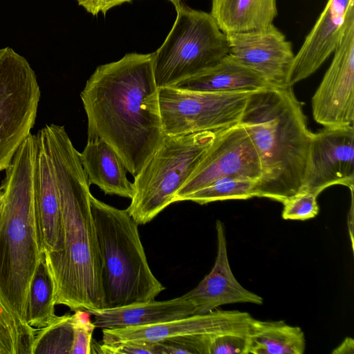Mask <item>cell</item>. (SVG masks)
<instances>
[{
    "mask_svg": "<svg viewBox=\"0 0 354 354\" xmlns=\"http://www.w3.org/2000/svg\"><path fill=\"white\" fill-rule=\"evenodd\" d=\"M88 138L105 141L134 177L165 136L152 53H127L96 68L80 93Z\"/></svg>",
    "mask_w": 354,
    "mask_h": 354,
    "instance_id": "6da1fadb",
    "label": "cell"
},
{
    "mask_svg": "<svg viewBox=\"0 0 354 354\" xmlns=\"http://www.w3.org/2000/svg\"><path fill=\"white\" fill-rule=\"evenodd\" d=\"M39 135L51 161L63 227V250L47 253L55 304L74 311L103 309L102 259L91 212L90 185L80 152L64 126L46 124Z\"/></svg>",
    "mask_w": 354,
    "mask_h": 354,
    "instance_id": "7a4b0ae2",
    "label": "cell"
},
{
    "mask_svg": "<svg viewBox=\"0 0 354 354\" xmlns=\"http://www.w3.org/2000/svg\"><path fill=\"white\" fill-rule=\"evenodd\" d=\"M240 123L261 165L254 196L282 203L302 186L313 133L292 86L273 85L254 91Z\"/></svg>",
    "mask_w": 354,
    "mask_h": 354,
    "instance_id": "3957f363",
    "label": "cell"
},
{
    "mask_svg": "<svg viewBox=\"0 0 354 354\" xmlns=\"http://www.w3.org/2000/svg\"><path fill=\"white\" fill-rule=\"evenodd\" d=\"M36 150V135L30 133L6 168L1 188L0 293L25 322L29 285L44 250L34 197Z\"/></svg>",
    "mask_w": 354,
    "mask_h": 354,
    "instance_id": "277c9868",
    "label": "cell"
},
{
    "mask_svg": "<svg viewBox=\"0 0 354 354\" xmlns=\"http://www.w3.org/2000/svg\"><path fill=\"white\" fill-rule=\"evenodd\" d=\"M91 208L102 259L104 308L155 299L165 288L149 267L139 225L127 209L92 194Z\"/></svg>",
    "mask_w": 354,
    "mask_h": 354,
    "instance_id": "5b68a950",
    "label": "cell"
},
{
    "mask_svg": "<svg viewBox=\"0 0 354 354\" xmlns=\"http://www.w3.org/2000/svg\"><path fill=\"white\" fill-rule=\"evenodd\" d=\"M216 131L165 135L160 146L134 176L133 195L126 209L138 225L152 221L174 203L178 191L214 142Z\"/></svg>",
    "mask_w": 354,
    "mask_h": 354,
    "instance_id": "8992f818",
    "label": "cell"
},
{
    "mask_svg": "<svg viewBox=\"0 0 354 354\" xmlns=\"http://www.w3.org/2000/svg\"><path fill=\"white\" fill-rule=\"evenodd\" d=\"M175 21L162 45L153 53L158 88L173 86L218 64L229 54L226 34L210 14L183 3L175 6Z\"/></svg>",
    "mask_w": 354,
    "mask_h": 354,
    "instance_id": "52a82bcc",
    "label": "cell"
},
{
    "mask_svg": "<svg viewBox=\"0 0 354 354\" xmlns=\"http://www.w3.org/2000/svg\"><path fill=\"white\" fill-rule=\"evenodd\" d=\"M40 87L28 60L10 47L0 49V171L10 165L35 125Z\"/></svg>",
    "mask_w": 354,
    "mask_h": 354,
    "instance_id": "ba28073f",
    "label": "cell"
},
{
    "mask_svg": "<svg viewBox=\"0 0 354 354\" xmlns=\"http://www.w3.org/2000/svg\"><path fill=\"white\" fill-rule=\"evenodd\" d=\"M254 91L209 92L173 86L159 88L165 135L215 131L240 123Z\"/></svg>",
    "mask_w": 354,
    "mask_h": 354,
    "instance_id": "9c48e42d",
    "label": "cell"
},
{
    "mask_svg": "<svg viewBox=\"0 0 354 354\" xmlns=\"http://www.w3.org/2000/svg\"><path fill=\"white\" fill-rule=\"evenodd\" d=\"M259 180L261 165L252 140L241 124L216 131L215 140L197 167L176 194L174 203L225 176Z\"/></svg>",
    "mask_w": 354,
    "mask_h": 354,
    "instance_id": "30bf717a",
    "label": "cell"
},
{
    "mask_svg": "<svg viewBox=\"0 0 354 354\" xmlns=\"http://www.w3.org/2000/svg\"><path fill=\"white\" fill-rule=\"evenodd\" d=\"M354 16L333 53V60L312 97L314 120L323 127L354 124Z\"/></svg>",
    "mask_w": 354,
    "mask_h": 354,
    "instance_id": "8fae6325",
    "label": "cell"
},
{
    "mask_svg": "<svg viewBox=\"0 0 354 354\" xmlns=\"http://www.w3.org/2000/svg\"><path fill=\"white\" fill-rule=\"evenodd\" d=\"M341 185L354 189V127L324 128L312 133L301 189L316 196Z\"/></svg>",
    "mask_w": 354,
    "mask_h": 354,
    "instance_id": "7c38bea8",
    "label": "cell"
},
{
    "mask_svg": "<svg viewBox=\"0 0 354 354\" xmlns=\"http://www.w3.org/2000/svg\"><path fill=\"white\" fill-rule=\"evenodd\" d=\"M252 318L246 312L216 309L203 315H192L154 324L122 328H103L102 342H157L168 338L191 335L226 333L248 334Z\"/></svg>",
    "mask_w": 354,
    "mask_h": 354,
    "instance_id": "4fadbf2b",
    "label": "cell"
},
{
    "mask_svg": "<svg viewBox=\"0 0 354 354\" xmlns=\"http://www.w3.org/2000/svg\"><path fill=\"white\" fill-rule=\"evenodd\" d=\"M229 55L274 86L287 85L295 54L292 44L272 24L257 30L226 34Z\"/></svg>",
    "mask_w": 354,
    "mask_h": 354,
    "instance_id": "5bb4252c",
    "label": "cell"
},
{
    "mask_svg": "<svg viewBox=\"0 0 354 354\" xmlns=\"http://www.w3.org/2000/svg\"><path fill=\"white\" fill-rule=\"evenodd\" d=\"M353 16L354 0H328L299 51L295 54L287 85L292 86L312 75L333 54Z\"/></svg>",
    "mask_w": 354,
    "mask_h": 354,
    "instance_id": "9a60e30c",
    "label": "cell"
},
{
    "mask_svg": "<svg viewBox=\"0 0 354 354\" xmlns=\"http://www.w3.org/2000/svg\"><path fill=\"white\" fill-rule=\"evenodd\" d=\"M217 252L210 272L192 290L182 295L194 307V315L210 313L219 306L236 303L263 304V298L243 286L235 278L229 263L225 229L216 222Z\"/></svg>",
    "mask_w": 354,
    "mask_h": 354,
    "instance_id": "2e32d148",
    "label": "cell"
},
{
    "mask_svg": "<svg viewBox=\"0 0 354 354\" xmlns=\"http://www.w3.org/2000/svg\"><path fill=\"white\" fill-rule=\"evenodd\" d=\"M36 138L34 197L38 229L43 249L48 254L57 253L64 247L59 194L44 142L39 133Z\"/></svg>",
    "mask_w": 354,
    "mask_h": 354,
    "instance_id": "e0dca14e",
    "label": "cell"
},
{
    "mask_svg": "<svg viewBox=\"0 0 354 354\" xmlns=\"http://www.w3.org/2000/svg\"><path fill=\"white\" fill-rule=\"evenodd\" d=\"M88 312L94 317L95 327L113 329L154 324L192 315L194 307L181 296Z\"/></svg>",
    "mask_w": 354,
    "mask_h": 354,
    "instance_id": "ac0fdd59",
    "label": "cell"
},
{
    "mask_svg": "<svg viewBox=\"0 0 354 354\" xmlns=\"http://www.w3.org/2000/svg\"><path fill=\"white\" fill-rule=\"evenodd\" d=\"M80 158L90 185H97L105 194L133 197V183L127 177L128 171L105 141L98 138L87 139Z\"/></svg>",
    "mask_w": 354,
    "mask_h": 354,
    "instance_id": "d6986e66",
    "label": "cell"
},
{
    "mask_svg": "<svg viewBox=\"0 0 354 354\" xmlns=\"http://www.w3.org/2000/svg\"><path fill=\"white\" fill-rule=\"evenodd\" d=\"M270 86L273 85L261 75L228 54L215 66L173 87L190 91L228 92L256 91Z\"/></svg>",
    "mask_w": 354,
    "mask_h": 354,
    "instance_id": "ffe728a7",
    "label": "cell"
},
{
    "mask_svg": "<svg viewBox=\"0 0 354 354\" xmlns=\"http://www.w3.org/2000/svg\"><path fill=\"white\" fill-rule=\"evenodd\" d=\"M210 14L225 34L260 30L272 24L277 0H212Z\"/></svg>",
    "mask_w": 354,
    "mask_h": 354,
    "instance_id": "44dd1931",
    "label": "cell"
},
{
    "mask_svg": "<svg viewBox=\"0 0 354 354\" xmlns=\"http://www.w3.org/2000/svg\"><path fill=\"white\" fill-rule=\"evenodd\" d=\"M248 354H302L306 348L304 333L299 326L282 320L250 322Z\"/></svg>",
    "mask_w": 354,
    "mask_h": 354,
    "instance_id": "7402d4cb",
    "label": "cell"
},
{
    "mask_svg": "<svg viewBox=\"0 0 354 354\" xmlns=\"http://www.w3.org/2000/svg\"><path fill=\"white\" fill-rule=\"evenodd\" d=\"M55 286L47 252L43 250L33 273L27 295L26 322L41 328L55 317Z\"/></svg>",
    "mask_w": 354,
    "mask_h": 354,
    "instance_id": "603a6c76",
    "label": "cell"
},
{
    "mask_svg": "<svg viewBox=\"0 0 354 354\" xmlns=\"http://www.w3.org/2000/svg\"><path fill=\"white\" fill-rule=\"evenodd\" d=\"M36 329L12 311L0 293V354H31Z\"/></svg>",
    "mask_w": 354,
    "mask_h": 354,
    "instance_id": "cb8c5ba5",
    "label": "cell"
},
{
    "mask_svg": "<svg viewBox=\"0 0 354 354\" xmlns=\"http://www.w3.org/2000/svg\"><path fill=\"white\" fill-rule=\"evenodd\" d=\"M258 180L243 176H225L194 192L183 199L200 205L226 200H246L254 196Z\"/></svg>",
    "mask_w": 354,
    "mask_h": 354,
    "instance_id": "d4e9b609",
    "label": "cell"
},
{
    "mask_svg": "<svg viewBox=\"0 0 354 354\" xmlns=\"http://www.w3.org/2000/svg\"><path fill=\"white\" fill-rule=\"evenodd\" d=\"M73 337L72 315H56L48 324L36 329L31 354H70Z\"/></svg>",
    "mask_w": 354,
    "mask_h": 354,
    "instance_id": "484cf974",
    "label": "cell"
},
{
    "mask_svg": "<svg viewBox=\"0 0 354 354\" xmlns=\"http://www.w3.org/2000/svg\"><path fill=\"white\" fill-rule=\"evenodd\" d=\"M212 335H185L156 342L160 354H209Z\"/></svg>",
    "mask_w": 354,
    "mask_h": 354,
    "instance_id": "4316f807",
    "label": "cell"
},
{
    "mask_svg": "<svg viewBox=\"0 0 354 354\" xmlns=\"http://www.w3.org/2000/svg\"><path fill=\"white\" fill-rule=\"evenodd\" d=\"M317 196L304 189L282 202L281 216L285 220L306 221L315 217L319 212Z\"/></svg>",
    "mask_w": 354,
    "mask_h": 354,
    "instance_id": "83f0119b",
    "label": "cell"
},
{
    "mask_svg": "<svg viewBox=\"0 0 354 354\" xmlns=\"http://www.w3.org/2000/svg\"><path fill=\"white\" fill-rule=\"evenodd\" d=\"M89 315L88 311L80 309L72 315L73 337L70 354L92 353V335L95 326L91 322Z\"/></svg>",
    "mask_w": 354,
    "mask_h": 354,
    "instance_id": "f1b7e54d",
    "label": "cell"
},
{
    "mask_svg": "<svg viewBox=\"0 0 354 354\" xmlns=\"http://www.w3.org/2000/svg\"><path fill=\"white\" fill-rule=\"evenodd\" d=\"M248 334L226 333L212 335L209 354H248Z\"/></svg>",
    "mask_w": 354,
    "mask_h": 354,
    "instance_id": "f546056e",
    "label": "cell"
},
{
    "mask_svg": "<svg viewBox=\"0 0 354 354\" xmlns=\"http://www.w3.org/2000/svg\"><path fill=\"white\" fill-rule=\"evenodd\" d=\"M97 353L104 354H160L156 342L141 341L110 342L95 344Z\"/></svg>",
    "mask_w": 354,
    "mask_h": 354,
    "instance_id": "4dcf8cb0",
    "label": "cell"
},
{
    "mask_svg": "<svg viewBox=\"0 0 354 354\" xmlns=\"http://www.w3.org/2000/svg\"><path fill=\"white\" fill-rule=\"evenodd\" d=\"M354 352V340L352 337H347L333 351V354H353Z\"/></svg>",
    "mask_w": 354,
    "mask_h": 354,
    "instance_id": "1f68e13d",
    "label": "cell"
},
{
    "mask_svg": "<svg viewBox=\"0 0 354 354\" xmlns=\"http://www.w3.org/2000/svg\"><path fill=\"white\" fill-rule=\"evenodd\" d=\"M2 209H3V193L1 189L0 188V223L1 220L2 216Z\"/></svg>",
    "mask_w": 354,
    "mask_h": 354,
    "instance_id": "d6a6232c",
    "label": "cell"
},
{
    "mask_svg": "<svg viewBox=\"0 0 354 354\" xmlns=\"http://www.w3.org/2000/svg\"><path fill=\"white\" fill-rule=\"evenodd\" d=\"M115 4V6H119L125 2H129L132 0H109Z\"/></svg>",
    "mask_w": 354,
    "mask_h": 354,
    "instance_id": "836d02e7",
    "label": "cell"
},
{
    "mask_svg": "<svg viewBox=\"0 0 354 354\" xmlns=\"http://www.w3.org/2000/svg\"><path fill=\"white\" fill-rule=\"evenodd\" d=\"M170 2H171L174 6H176L177 5H178L180 3H181V1L182 0H168Z\"/></svg>",
    "mask_w": 354,
    "mask_h": 354,
    "instance_id": "e575fe53",
    "label": "cell"
}]
</instances>
